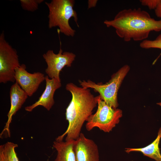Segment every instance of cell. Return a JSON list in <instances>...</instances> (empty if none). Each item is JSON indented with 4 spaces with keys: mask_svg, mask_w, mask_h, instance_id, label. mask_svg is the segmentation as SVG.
<instances>
[{
    "mask_svg": "<svg viewBox=\"0 0 161 161\" xmlns=\"http://www.w3.org/2000/svg\"><path fill=\"white\" fill-rule=\"evenodd\" d=\"M104 23L108 27L114 28L117 35L126 42L143 41L147 39L151 31L161 30V20H155L140 8L122 10L113 19L105 20Z\"/></svg>",
    "mask_w": 161,
    "mask_h": 161,
    "instance_id": "6da1fadb",
    "label": "cell"
},
{
    "mask_svg": "<svg viewBox=\"0 0 161 161\" xmlns=\"http://www.w3.org/2000/svg\"><path fill=\"white\" fill-rule=\"evenodd\" d=\"M66 90L71 94L72 99L66 110L65 116L68 126L65 132L55 140H76L79 136L82 126L97 104L96 97L89 88L80 87L72 83H67Z\"/></svg>",
    "mask_w": 161,
    "mask_h": 161,
    "instance_id": "7a4b0ae2",
    "label": "cell"
},
{
    "mask_svg": "<svg viewBox=\"0 0 161 161\" xmlns=\"http://www.w3.org/2000/svg\"><path fill=\"white\" fill-rule=\"evenodd\" d=\"M75 3L74 0H52L49 2H45L49 9V28L58 27L61 33L73 37L76 31L70 26L69 19L73 17L79 27L77 14L74 9Z\"/></svg>",
    "mask_w": 161,
    "mask_h": 161,
    "instance_id": "3957f363",
    "label": "cell"
},
{
    "mask_svg": "<svg viewBox=\"0 0 161 161\" xmlns=\"http://www.w3.org/2000/svg\"><path fill=\"white\" fill-rule=\"evenodd\" d=\"M130 69L128 65H125L114 74L108 82L104 84L102 83H96L90 80H79L80 85L83 87L93 89L98 92L101 99L106 103L114 108H117L118 91L124 78Z\"/></svg>",
    "mask_w": 161,
    "mask_h": 161,
    "instance_id": "277c9868",
    "label": "cell"
},
{
    "mask_svg": "<svg viewBox=\"0 0 161 161\" xmlns=\"http://www.w3.org/2000/svg\"><path fill=\"white\" fill-rule=\"evenodd\" d=\"M96 97L97 108L95 113L91 115L87 120L86 129L90 131L97 127L105 132H109L120 122L122 111L107 104L99 95Z\"/></svg>",
    "mask_w": 161,
    "mask_h": 161,
    "instance_id": "5b68a950",
    "label": "cell"
},
{
    "mask_svg": "<svg viewBox=\"0 0 161 161\" xmlns=\"http://www.w3.org/2000/svg\"><path fill=\"white\" fill-rule=\"evenodd\" d=\"M20 65L16 50L5 40L2 32L0 35V83L14 82L15 69Z\"/></svg>",
    "mask_w": 161,
    "mask_h": 161,
    "instance_id": "8992f818",
    "label": "cell"
},
{
    "mask_svg": "<svg viewBox=\"0 0 161 161\" xmlns=\"http://www.w3.org/2000/svg\"><path fill=\"white\" fill-rule=\"evenodd\" d=\"M43 57L47 65L45 70L47 75L50 79L55 78L61 81L60 72L65 66H71L75 60L76 55L72 52H63L60 48L57 54L55 53L52 50H49L43 54Z\"/></svg>",
    "mask_w": 161,
    "mask_h": 161,
    "instance_id": "52a82bcc",
    "label": "cell"
},
{
    "mask_svg": "<svg viewBox=\"0 0 161 161\" xmlns=\"http://www.w3.org/2000/svg\"><path fill=\"white\" fill-rule=\"evenodd\" d=\"M24 64H21L15 70V78L21 88L31 97L36 92L40 84L45 80L44 75L39 72L31 73L26 70Z\"/></svg>",
    "mask_w": 161,
    "mask_h": 161,
    "instance_id": "ba28073f",
    "label": "cell"
},
{
    "mask_svg": "<svg viewBox=\"0 0 161 161\" xmlns=\"http://www.w3.org/2000/svg\"><path fill=\"white\" fill-rule=\"evenodd\" d=\"M10 107L7 114V120L0 134L1 138L5 134H6L8 137H10V126L12 117L21 108L28 97L27 94L16 82L10 87Z\"/></svg>",
    "mask_w": 161,
    "mask_h": 161,
    "instance_id": "9c48e42d",
    "label": "cell"
},
{
    "mask_svg": "<svg viewBox=\"0 0 161 161\" xmlns=\"http://www.w3.org/2000/svg\"><path fill=\"white\" fill-rule=\"evenodd\" d=\"M75 151L76 161H99L97 145L82 133L75 140Z\"/></svg>",
    "mask_w": 161,
    "mask_h": 161,
    "instance_id": "30bf717a",
    "label": "cell"
},
{
    "mask_svg": "<svg viewBox=\"0 0 161 161\" xmlns=\"http://www.w3.org/2000/svg\"><path fill=\"white\" fill-rule=\"evenodd\" d=\"M45 89L37 101L32 105L27 106L25 110L32 112L38 106H41L49 111L55 103L54 96L55 91L61 86V81L55 78L50 79L47 75L45 76Z\"/></svg>",
    "mask_w": 161,
    "mask_h": 161,
    "instance_id": "8fae6325",
    "label": "cell"
},
{
    "mask_svg": "<svg viewBox=\"0 0 161 161\" xmlns=\"http://www.w3.org/2000/svg\"><path fill=\"white\" fill-rule=\"evenodd\" d=\"M75 140L54 141L52 146L57 151L54 161H76L75 151Z\"/></svg>",
    "mask_w": 161,
    "mask_h": 161,
    "instance_id": "7c38bea8",
    "label": "cell"
},
{
    "mask_svg": "<svg viewBox=\"0 0 161 161\" xmlns=\"http://www.w3.org/2000/svg\"><path fill=\"white\" fill-rule=\"evenodd\" d=\"M161 138V127L158 131L156 138L150 144L142 148H126L125 151L127 153L132 151L140 152L144 156L153 159L156 161H161V154L159 147Z\"/></svg>",
    "mask_w": 161,
    "mask_h": 161,
    "instance_id": "4fadbf2b",
    "label": "cell"
},
{
    "mask_svg": "<svg viewBox=\"0 0 161 161\" xmlns=\"http://www.w3.org/2000/svg\"><path fill=\"white\" fill-rule=\"evenodd\" d=\"M18 145L7 142L0 145V161H19L15 151Z\"/></svg>",
    "mask_w": 161,
    "mask_h": 161,
    "instance_id": "5bb4252c",
    "label": "cell"
},
{
    "mask_svg": "<svg viewBox=\"0 0 161 161\" xmlns=\"http://www.w3.org/2000/svg\"><path fill=\"white\" fill-rule=\"evenodd\" d=\"M44 0H20L21 7L24 10L30 12L37 10L39 5L42 3Z\"/></svg>",
    "mask_w": 161,
    "mask_h": 161,
    "instance_id": "9a60e30c",
    "label": "cell"
},
{
    "mask_svg": "<svg viewBox=\"0 0 161 161\" xmlns=\"http://www.w3.org/2000/svg\"><path fill=\"white\" fill-rule=\"evenodd\" d=\"M140 46L141 48L145 49L157 48L161 49V34L154 40L146 39L142 41Z\"/></svg>",
    "mask_w": 161,
    "mask_h": 161,
    "instance_id": "2e32d148",
    "label": "cell"
},
{
    "mask_svg": "<svg viewBox=\"0 0 161 161\" xmlns=\"http://www.w3.org/2000/svg\"><path fill=\"white\" fill-rule=\"evenodd\" d=\"M160 0H141V4L148 7L150 10H154L157 6Z\"/></svg>",
    "mask_w": 161,
    "mask_h": 161,
    "instance_id": "e0dca14e",
    "label": "cell"
},
{
    "mask_svg": "<svg viewBox=\"0 0 161 161\" xmlns=\"http://www.w3.org/2000/svg\"><path fill=\"white\" fill-rule=\"evenodd\" d=\"M154 10L156 16L160 18L161 20V0H160L157 6Z\"/></svg>",
    "mask_w": 161,
    "mask_h": 161,
    "instance_id": "ac0fdd59",
    "label": "cell"
},
{
    "mask_svg": "<svg viewBox=\"0 0 161 161\" xmlns=\"http://www.w3.org/2000/svg\"><path fill=\"white\" fill-rule=\"evenodd\" d=\"M97 0H89L88 1V8L89 9L94 7L96 6L97 4Z\"/></svg>",
    "mask_w": 161,
    "mask_h": 161,
    "instance_id": "d6986e66",
    "label": "cell"
},
{
    "mask_svg": "<svg viewBox=\"0 0 161 161\" xmlns=\"http://www.w3.org/2000/svg\"><path fill=\"white\" fill-rule=\"evenodd\" d=\"M157 104H158V105H160V106H161V102H160V103H157Z\"/></svg>",
    "mask_w": 161,
    "mask_h": 161,
    "instance_id": "ffe728a7",
    "label": "cell"
}]
</instances>
